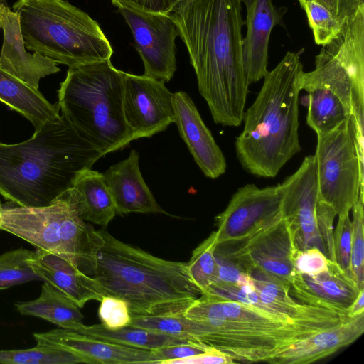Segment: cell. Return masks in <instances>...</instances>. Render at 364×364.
I'll list each match as a JSON object with an SVG mask.
<instances>
[{
	"mask_svg": "<svg viewBox=\"0 0 364 364\" xmlns=\"http://www.w3.org/2000/svg\"><path fill=\"white\" fill-rule=\"evenodd\" d=\"M360 290L355 281L331 260L327 269L318 274L309 276L297 272L289 287L291 296L299 302L341 314H346Z\"/></svg>",
	"mask_w": 364,
	"mask_h": 364,
	"instance_id": "d6986e66",
	"label": "cell"
},
{
	"mask_svg": "<svg viewBox=\"0 0 364 364\" xmlns=\"http://www.w3.org/2000/svg\"><path fill=\"white\" fill-rule=\"evenodd\" d=\"M174 123L196 163L205 176L215 179L225 173V158L194 102L185 92L173 93Z\"/></svg>",
	"mask_w": 364,
	"mask_h": 364,
	"instance_id": "e0dca14e",
	"label": "cell"
},
{
	"mask_svg": "<svg viewBox=\"0 0 364 364\" xmlns=\"http://www.w3.org/2000/svg\"><path fill=\"white\" fill-rule=\"evenodd\" d=\"M203 323L206 333L198 341L235 362H267L277 352L338 324L299 321L259 307L201 294L183 313Z\"/></svg>",
	"mask_w": 364,
	"mask_h": 364,
	"instance_id": "5b68a950",
	"label": "cell"
},
{
	"mask_svg": "<svg viewBox=\"0 0 364 364\" xmlns=\"http://www.w3.org/2000/svg\"><path fill=\"white\" fill-rule=\"evenodd\" d=\"M301 6V7L304 5V4L309 0H297Z\"/></svg>",
	"mask_w": 364,
	"mask_h": 364,
	"instance_id": "f6af8a7d",
	"label": "cell"
},
{
	"mask_svg": "<svg viewBox=\"0 0 364 364\" xmlns=\"http://www.w3.org/2000/svg\"><path fill=\"white\" fill-rule=\"evenodd\" d=\"M139 154L132 150L129 156L110 166L105 173L112 196L116 213H165L157 203L140 171Z\"/></svg>",
	"mask_w": 364,
	"mask_h": 364,
	"instance_id": "7402d4cb",
	"label": "cell"
},
{
	"mask_svg": "<svg viewBox=\"0 0 364 364\" xmlns=\"http://www.w3.org/2000/svg\"><path fill=\"white\" fill-rule=\"evenodd\" d=\"M130 28L135 48L144 64V75L164 82L176 70L177 27L170 14L137 11L124 6L119 8Z\"/></svg>",
	"mask_w": 364,
	"mask_h": 364,
	"instance_id": "4fadbf2b",
	"label": "cell"
},
{
	"mask_svg": "<svg viewBox=\"0 0 364 364\" xmlns=\"http://www.w3.org/2000/svg\"><path fill=\"white\" fill-rule=\"evenodd\" d=\"M34 251L19 248L0 255V291L40 277L29 264Z\"/></svg>",
	"mask_w": 364,
	"mask_h": 364,
	"instance_id": "1f68e13d",
	"label": "cell"
},
{
	"mask_svg": "<svg viewBox=\"0 0 364 364\" xmlns=\"http://www.w3.org/2000/svg\"><path fill=\"white\" fill-rule=\"evenodd\" d=\"M301 90L308 93L306 124L316 134L330 132L351 117V80L323 46L316 56L315 69L304 72Z\"/></svg>",
	"mask_w": 364,
	"mask_h": 364,
	"instance_id": "8fae6325",
	"label": "cell"
},
{
	"mask_svg": "<svg viewBox=\"0 0 364 364\" xmlns=\"http://www.w3.org/2000/svg\"><path fill=\"white\" fill-rule=\"evenodd\" d=\"M304 50L288 51L266 73L255 100L244 112V128L235 140V151L242 168L254 176H276L301 150L298 101Z\"/></svg>",
	"mask_w": 364,
	"mask_h": 364,
	"instance_id": "277c9868",
	"label": "cell"
},
{
	"mask_svg": "<svg viewBox=\"0 0 364 364\" xmlns=\"http://www.w3.org/2000/svg\"><path fill=\"white\" fill-rule=\"evenodd\" d=\"M234 363L235 361L230 357L213 348L203 353L173 360L170 364H232Z\"/></svg>",
	"mask_w": 364,
	"mask_h": 364,
	"instance_id": "60d3db41",
	"label": "cell"
},
{
	"mask_svg": "<svg viewBox=\"0 0 364 364\" xmlns=\"http://www.w3.org/2000/svg\"><path fill=\"white\" fill-rule=\"evenodd\" d=\"M15 306L21 314L39 317L61 328L75 331L83 324L80 308L47 282L42 285L38 299Z\"/></svg>",
	"mask_w": 364,
	"mask_h": 364,
	"instance_id": "4316f807",
	"label": "cell"
},
{
	"mask_svg": "<svg viewBox=\"0 0 364 364\" xmlns=\"http://www.w3.org/2000/svg\"><path fill=\"white\" fill-rule=\"evenodd\" d=\"M33 272L44 282L71 300L79 308L105 296L96 279L74 262L58 254L38 249L29 259Z\"/></svg>",
	"mask_w": 364,
	"mask_h": 364,
	"instance_id": "ffe728a7",
	"label": "cell"
},
{
	"mask_svg": "<svg viewBox=\"0 0 364 364\" xmlns=\"http://www.w3.org/2000/svg\"><path fill=\"white\" fill-rule=\"evenodd\" d=\"M26 49L68 68L111 59L112 46L98 23L65 0H18Z\"/></svg>",
	"mask_w": 364,
	"mask_h": 364,
	"instance_id": "52a82bcc",
	"label": "cell"
},
{
	"mask_svg": "<svg viewBox=\"0 0 364 364\" xmlns=\"http://www.w3.org/2000/svg\"><path fill=\"white\" fill-rule=\"evenodd\" d=\"M338 222L333 230L336 262L346 273L352 277L350 264L353 236L352 220L349 214L338 215Z\"/></svg>",
	"mask_w": 364,
	"mask_h": 364,
	"instance_id": "e575fe53",
	"label": "cell"
},
{
	"mask_svg": "<svg viewBox=\"0 0 364 364\" xmlns=\"http://www.w3.org/2000/svg\"><path fill=\"white\" fill-rule=\"evenodd\" d=\"M353 236L351 246V272L359 289H364V225L363 191L353 208Z\"/></svg>",
	"mask_w": 364,
	"mask_h": 364,
	"instance_id": "836d02e7",
	"label": "cell"
},
{
	"mask_svg": "<svg viewBox=\"0 0 364 364\" xmlns=\"http://www.w3.org/2000/svg\"><path fill=\"white\" fill-rule=\"evenodd\" d=\"M73 187L79 193V210L85 221L106 227L116 215L111 192L103 173L90 168L79 172Z\"/></svg>",
	"mask_w": 364,
	"mask_h": 364,
	"instance_id": "484cf974",
	"label": "cell"
},
{
	"mask_svg": "<svg viewBox=\"0 0 364 364\" xmlns=\"http://www.w3.org/2000/svg\"><path fill=\"white\" fill-rule=\"evenodd\" d=\"M6 1H7L6 0H0V5Z\"/></svg>",
	"mask_w": 364,
	"mask_h": 364,
	"instance_id": "bcb514c9",
	"label": "cell"
},
{
	"mask_svg": "<svg viewBox=\"0 0 364 364\" xmlns=\"http://www.w3.org/2000/svg\"><path fill=\"white\" fill-rule=\"evenodd\" d=\"M79 198L71 187L46 206L1 205L0 230L70 259L92 276L102 238L81 218Z\"/></svg>",
	"mask_w": 364,
	"mask_h": 364,
	"instance_id": "ba28073f",
	"label": "cell"
},
{
	"mask_svg": "<svg viewBox=\"0 0 364 364\" xmlns=\"http://www.w3.org/2000/svg\"><path fill=\"white\" fill-rule=\"evenodd\" d=\"M346 69L352 82V104L364 105V6L343 27L338 36L322 46Z\"/></svg>",
	"mask_w": 364,
	"mask_h": 364,
	"instance_id": "cb8c5ba5",
	"label": "cell"
},
{
	"mask_svg": "<svg viewBox=\"0 0 364 364\" xmlns=\"http://www.w3.org/2000/svg\"><path fill=\"white\" fill-rule=\"evenodd\" d=\"M112 2L113 4V5L117 6V8H119L121 6V4H120L119 0H112Z\"/></svg>",
	"mask_w": 364,
	"mask_h": 364,
	"instance_id": "ee69618b",
	"label": "cell"
},
{
	"mask_svg": "<svg viewBox=\"0 0 364 364\" xmlns=\"http://www.w3.org/2000/svg\"><path fill=\"white\" fill-rule=\"evenodd\" d=\"M73 331L97 339L149 350L166 346L193 341L187 338L172 336L166 333L130 326L118 329H107L102 323L92 326H87L83 323Z\"/></svg>",
	"mask_w": 364,
	"mask_h": 364,
	"instance_id": "83f0119b",
	"label": "cell"
},
{
	"mask_svg": "<svg viewBox=\"0 0 364 364\" xmlns=\"http://www.w3.org/2000/svg\"><path fill=\"white\" fill-rule=\"evenodd\" d=\"M282 220L277 185L263 188L253 183L238 188L215 218L217 244L245 237Z\"/></svg>",
	"mask_w": 364,
	"mask_h": 364,
	"instance_id": "5bb4252c",
	"label": "cell"
},
{
	"mask_svg": "<svg viewBox=\"0 0 364 364\" xmlns=\"http://www.w3.org/2000/svg\"><path fill=\"white\" fill-rule=\"evenodd\" d=\"M325 8L342 24H346L353 18L363 0H313Z\"/></svg>",
	"mask_w": 364,
	"mask_h": 364,
	"instance_id": "f35d334b",
	"label": "cell"
},
{
	"mask_svg": "<svg viewBox=\"0 0 364 364\" xmlns=\"http://www.w3.org/2000/svg\"><path fill=\"white\" fill-rule=\"evenodd\" d=\"M277 186L282 218L295 250L316 247L336 262L333 223L337 213L319 197L314 155L306 156L296 172Z\"/></svg>",
	"mask_w": 364,
	"mask_h": 364,
	"instance_id": "9c48e42d",
	"label": "cell"
},
{
	"mask_svg": "<svg viewBox=\"0 0 364 364\" xmlns=\"http://www.w3.org/2000/svg\"><path fill=\"white\" fill-rule=\"evenodd\" d=\"M98 315L102 325L107 329H118L130 325L132 314L123 299L104 296L100 301Z\"/></svg>",
	"mask_w": 364,
	"mask_h": 364,
	"instance_id": "d590c367",
	"label": "cell"
},
{
	"mask_svg": "<svg viewBox=\"0 0 364 364\" xmlns=\"http://www.w3.org/2000/svg\"><path fill=\"white\" fill-rule=\"evenodd\" d=\"M349 318L364 314V289H361L356 299L346 310Z\"/></svg>",
	"mask_w": 364,
	"mask_h": 364,
	"instance_id": "b9f144b4",
	"label": "cell"
},
{
	"mask_svg": "<svg viewBox=\"0 0 364 364\" xmlns=\"http://www.w3.org/2000/svg\"><path fill=\"white\" fill-rule=\"evenodd\" d=\"M240 0H181L170 13L214 122L241 124L250 83L242 61Z\"/></svg>",
	"mask_w": 364,
	"mask_h": 364,
	"instance_id": "6da1fadb",
	"label": "cell"
},
{
	"mask_svg": "<svg viewBox=\"0 0 364 364\" xmlns=\"http://www.w3.org/2000/svg\"><path fill=\"white\" fill-rule=\"evenodd\" d=\"M301 9L305 11L317 45L324 46L330 43L338 36L345 25L340 23L326 8L313 0L306 1Z\"/></svg>",
	"mask_w": 364,
	"mask_h": 364,
	"instance_id": "d6a6232c",
	"label": "cell"
},
{
	"mask_svg": "<svg viewBox=\"0 0 364 364\" xmlns=\"http://www.w3.org/2000/svg\"><path fill=\"white\" fill-rule=\"evenodd\" d=\"M179 1H181V0H178V2ZM178 2H177V3H178Z\"/></svg>",
	"mask_w": 364,
	"mask_h": 364,
	"instance_id": "c3c4849f",
	"label": "cell"
},
{
	"mask_svg": "<svg viewBox=\"0 0 364 364\" xmlns=\"http://www.w3.org/2000/svg\"><path fill=\"white\" fill-rule=\"evenodd\" d=\"M213 348L203 343L193 341L187 343L166 346L151 351L160 359V364H170L173 360L203 353Z\"/></svg>",
	"mask_w": 364,
	"mask_h": 364,
	"instance_id": "74e56055",
	"label": "cell"
},
{
	"mask_svg": "<svg viewBox=\"0 0 364 364\" xmlns=\"http://www.w3.org/2000/svg\"><path fill=\"white\" fill-rule=\"evenodd\" d=\"M293 261L297 272L312 276L326 270L329 259L318 249L313 247L296 250Z\"/></svg>",
	"mask_w": 364,
	"mask_h": 364,
	"instance_id": "8d00e7d4",
	"label": "cell"
},
{
	"mask_svg": "<svg viewBox=\"0 0 364 364\" xmlns=\"http://www.w3.org/2000/svg\"><path fill=\"white\" fill-rule=\"evenodd\" d=\"M124 73L111 59L69 68L58 91L61 116L102 156L134 140L123 112Z\"/></svg>",
	"mask_w": 364,
	"mask_h": 364,
	"instance_id": "8992f818",
	"label": "cell"
},
{
	"mask_svg": "<svg viewBox=\"0 0 364 364\" xmlns=\"http://www.w3.org/2000/svg\"><path fill=\"white\" fill-rule=\"evenodd\" d=\"M123 112L134 139L149 138L174 122L173 93L162 80L125 73Z\"/></svg>",
	"mask_w": 364,
	"mask_h": 364,
	"instance_id": "9a60e30c",
	"label": "cell"
},
{
	"mask_svg": "<svg viewBox=\"0 0 364 364\" xmlns=\"http://www.w3.org/2000/svg\"><path fill=\"white\" fill-rule=\"evenodd\" d=\"M216 245V232L213 231L194 249L187 262L189 274L201 291V294L218 280L219 269L214 255Z\"/></svg>",
	"mask_w": 364,
	"mask_h": 364,
	"instance_id": "4dcf8cb0",
	"label": "cell"
},
{
	"mask_svg": "<svg viewBox=\"0 0 364 364\" xmlns=\"http://www.w3.org/2000/svg\"><path fill=\"white\" fill-rule=\"evenodd\" d=\"M85 363L79 355L55 346L41 343L31 348L0 350V363L4 364H77Z\"/></svg>",
	"mask_w": 364,
	"mask_h": 364,
	"instance_id": "f546056e",
	"label": "cell"
},
{
	"mask_svg": "<svg viewBox=\"0 0 364 364\" xmlns=\"http://www.w3.org/2000/svg\"><path fill=\"white\" fill-rule=\"evenodd\" d=\"M0 101L25 117L35 128L60 117L58 103L51 104L38 89L0 66Z\"/></svg>",
	"mask_w": 364,
	"mask_h": 364,
	"instance_id": "d4e9b609",
	"label": "cell"
},
{
	"mask_svg": "<svg viewBox=\"0 0 364 364\" xmlns=\"http://www.w3.org/2000/svg\"><path fill=\"white\" fill-rule=\"evenodd\" d=\"M124 6L137 11L170 14L178 0H119ZM120 6V7H121ZM119 9V8H118Z\"/></svg>",
	"mask_w": 364,
	"mask_h": 364,
	"instance_id": "ab89813d",
	"label": "cell"
},
{
	"mask_svg": "<svg viewBox=\"0 0 364 364\" xmlns=\"http://www.w3.org/2000/svg\"><path fill=\"white\" fill-rule=\"evenodd\" d=\"M1 205L0 204V211H1Z\"/></svg>",
	"mask_w": 364,
	"mask_h": 364,
	"instance_id": "7dc6e473",
	"label": "cell"
},
{
	"mask_svg": "<svg viewBox=\"0 0 364 364\" xmlns=\"http://www.w3.org/2000/svg\"><path fill=\"white\" fill-rule=\"evenodd\" d=\"M287 10L285 7H276L272 0H252L247 9L242 61L250 84L259 81L268 72L270 34L273 28L282 22Z\"/></svg>",
	"mask_w": 364,
	"mask_h": 364,
	"instance_id": "44dd1931",
	"label": "cell"
},
{
	"mask_svg": "<svg viewBox=\"0 0 364 364\" xmlns=\"http://www.w3.org/2000/svg\"><path fill=\"white\" fill-rule=\"evenodd\" d=\"M0 28L3 31L0 66L4 70L38 90L41 78L60 71L52 59L26 51L18 16L9 9L7 1L0 5Z\"/></svg>",
	"mask_w": 364,
	"mask_h": 364,
	"instance_id": "ac0fdd59",
	"label": "cell"
},
{
	"mask_svg": "<svg viewBox=\"0 0 364 364\" xmlns=\"http://www.w3.org/2000/svg\"><path fill=\"white\" fill-rule=\"evenodd\" d=\"M295 251L282 218L245 237L217 244L214 255L243 272L257 269L269 274L290 287L297 273L293 261Z\"/></svg>",
	"mask_w": 364,
	"mask_h": 364,
	"instance_id": "7c38bea8",
	"label": "cell"
},
{
	"mask_svg": "<svg viewBox=\"0 0 364 364\" xmlns=\"http://www.w3.org/2000/svg\"><path fill=\"white\" fill-rule=\"evenodd\" d=\"M364 332V314L318 332L277 352L267 363L306 364L324 358L355 341Z\"/></svg>",
	"mask_w": 364,
	"mask_h": 364,
	"instance_id": "603a6c76",
	"label": "cell"
},
{
	"mask_svg": "<svg viewBox=\"0 0 364 364\" xmlns=\"http://www.w3.org/2000/svg\"><path fill=\"white\" fill-rule=\"evenodd\" d=\"M241 2L244 3L246 9H248L252 3V0H240Z\"/></svg>",
	"mask_w": 364,
	"mask_h": 364,
	"instance_id": "7bdbcfd3",
	"label": "cell"
},
{
	"mask_svg": "<svg viewBox=\"0 0 364 364\" xmlns=\"http://www.w3.org/2000/svg\"><path fill=\"white\" fill-rule=\"evenodd\" d=\"M314 154L319 197L337 215L349 214L363 189V166L351 117L318 134Z\"/></svg>",
	"mask_w": 364,
	"mask_h": 364,
	"instance_id": "30bf717a",
	"label": "cell"
},
{
	"mask_svg": "<svg viewBox=\"0 0 364 364\" xmlns=\"http://www.w3.org/2000/svg\"><path fill=\"white\" fill-rule=\"evenodd\" d=\"M129 326L198 342L206 332V327L203 323L189 319L185 317L183 314L169 316L132 314V321Z\"/></svg>",
	"mask_w": 364,
	"mask_h": 364,
	"instance_id": "f1b7e54d",
	"label": "cell"
},
{
	"mask_svg": "<svg viewBox=\"0 0 364 364\" xmlns=\"http://www.w3.org/2000/svg\"><path fill=\"white\" fill-rule=\"evenodd\" d=\"M92 277L105 296L124 300L131 314H183L201 295L187 263L164 259L113 237L102 227Z\"/></svg>",
	"mask_w": 364,
	"mask_h": 364,
	"instance_id": "3957f363",
	"label": "cell"
},
{
	"mask_svg": "<svg viewBox=\"0 0 364 364\" xmlns=\"http://www.w3.org/2000/svg\"><path fill=\"white\" fill-rule=\"evenodd\" d=\"M102 156L60 115L28 140L0 142V194L21 207L48 205Z\"/></svg>",
	"mask_w": 364,
	"mask_h": 364,
	"instance_id": "7a4b0ae2",
	"label": "cell"
},
{
	"mask_svg": "<svg viewBox=\"0 0 364 364\" xmlns=\"http://www.w3.org/2000/svg\"><path fill=\"white\" fill-rule=\"evenodd\" d=\"M37 343L55 346L80 355L90 364H160L149 350L129 347L97 339L64 328L35 333Z\"/></svg>",
	"mask_w": 364,
	"mask_h": 364,
	"instance_id": "2e32d148",
	"label": "cell"
}]
</instances>
